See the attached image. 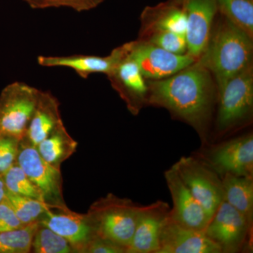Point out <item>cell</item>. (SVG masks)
<instances>
[{
  "label": "cell",
  "instance_id": "obj_1",
  "mask_svg": "<svg viewBox=\"0 0 253 253\" xmlns=\"http://www.w3.org/2000/svg\"><path fill=\"white\" fill-rule=\"evenodd\" d=\"M147 84L148 105L164 108L192 126L202 146L211 143L210 127L217 103V86L206 68L196 61L169 77L150 80Z\"/></svg>",
  "mask_w": 253,
  "mask_h": 253
},
{
  "label": "cell",
  "instance_id": "obj_2",
  "mask_svg": "<svg viewBox=\"0 0 253 253\" xmlns=\"http://www.w3.org/2000/svg\"><path fill=\"white\" fill-rule=\"evenodd\" d=\"M216 16L204 52L197 62L219 84L253 64V39L221 15Z\"/></svg>",
  "mask_w": 253,
  "mask_h": 253
},
{
  "label": "cell",
  "instance_id": "obj_3",
  "mask_svg": "<svg viewBox=\"0 0 253 253\" xmlns=\"http://www.w3.org/2000/svg\"><path fill=\"white\" fill-rule=\"evenodd\" d=\"M142 206L113 194L95 201L86 213L95 234L127 250Z\"/></svg>",
  "mask_w": 253,
  "mask_h": 253
},
{
  "label": "cell",
  "instance_id": "obj_4",
  "mask_svg": "<svg viewBox=\"0 0 253 253\" xmlns=\"http://www.w3.org/2000/svg\"><path fill=\"white\" fill-rule=\"evenodd\" d=\"M217 86L216 133L223 136L249 121L253 109V64Z\"/></svg>",
  "mask_w": 253,
  "mask_h": 253
},
{
  "label": "cell",
  "instance_id": "obj_5",
  "mask_svg": "<svg viewBox=\"0 0 253 253\" xmlns=\"http://www.w3.org/2000/svg\"><path fill=\"white\" fill-rule=\"evenodd\" d=\"M195 156L222 177L226 174L253 176L252 132L219 143L204 145Z\"/></svg>",
  "mask_w": 253,
  "mask_h": 253
},
{
  "label": "cell",
  "instance_id": "obj_6",
  "mask_svg": "<svg viewBox=\"0 0 253 253\" xmlns=\"http://www.w3.org/2000/svg\"><path fill=\"white\" fill-rule=\"evenodd\" d=\"M41 90L22 82L5 86L0 94V136L25 137Z\"/></svg>",
  "mask_w": 253,
  "mask_h": 253
},
{
  "label": "cell",
  "instance_id": "obj_7",
  "mask_svg": "<svg viewBox=\"0 0 253 253\" xmlns=\"http://www.w3.org/2000/svg\"><path fill=\"white\" fill-rule=\"evenodd\" d=\"M173 167L211 219L224 201L220 176L195 156H183Z\"/></svg>",
  "mask_w": 253,
  "mask_h": 253
},
{
  "label": "cell",
  "instance_id": "obj_8",
  "mask_svg": "<svg viewBox=\"0 0 253 253\" xmlns=\"http://www.w3.org/2000/svg\"><path fill=\"white\" fill-rule=\"evenodd\" d=\"M16 163L41 191L46 204L51 208L67 207L63 199L61 169L44 161L36 146L26 137L19 141Z\"/></svg>",
  "mask_w": 253,
  "mask_h": 253
},
{
  "label": "cell",
  "instance_id": "obj_9",
  "mask_svg": "<svg viewBox=\"0 0 253 253\" xmlns=\"http://www.w3.org/2000/svg\"><path fill=\"white\" fill-rule=\"evenodd\" d=\"M204 234L217 244L221 253L252 250L253 227L236 209L223 201L210 219Z\"/></svg>",
  "mask_w": 253,
  "mask_h": 253
},
{
  "label": "cell",
  "instance_id": "obj_10",
  "mask_svg": "<svg viewBox=\"0 0 253 253\" xmlns=\"http://www.w3.org/2000/svg\"><path fill=\"white\" fill-rule=\"evenodd\" d=\"M123 45L122 56L107 76L129 112L136 116L147 104L149 86L140 68L129 55V43Z\"/></svg>",
  "mask_w": 253,
  "mask_h": 253
},
{
  "label": "cell",
  "instance_id": "obj_11",
  "mask_svg": "<svg viewBox=\"0 0 253 253\" xmlns=\"http://www.w3.org/2000/svg\"><path fill=\"white\" fill-rule=\"evenodd\" d=\"M129 43V53L146 79L161 80L179 72L197 60L189 54H175L141 41Z\"/></svg>",
  "mask_w": 253,
  "mask_h": 253
},
{
  "label": "cell",
  "instance_id": "obj_12",
  "mask_svg": "<svg viewBox=\"0 0 253 253\" xmlns=\"http://www.w3.org/2000/svg\"><path fill=\"white\" fill-rule=\"evenodd\" d=\"M186 15L188 54L198 60L204 52L218 14L216 0H176Z\"/></svg>",
  "mask_w": 253,
  "mask_h": 253
},
{
  "label": "cell",
  "instance_id": "obj_13",
  "mask_svg": "<svg viewBox=\"0 0 253 253\" xmlns=\"http://www.w3.org/2000/svg\"><path fill=\"white\" fill-rule=\"evenodd\" d=\"M165 179L172 200L169 216L181 225L204 231L210 217L199 201L191 194L175 168L171 166L164 173Z\"/></svg>",
  "mask_w": 253,
  "mask_h": 253
},
{
  "label": "cell",
  "instance_id": "obj_14",
  "mask_svg": "<svg viewBox=\"0 0 253 253\" xmlns=\"http://www.w3.org/2000/svg\"><path fill=\"white\" fill-rule=\"evenodd\" d=\"M39 221L67 240L75 253H83L96 236L86 214L73 212L67 207L48 208Z\"/></svg>",
  "mask_w": 253,
  "mask_h": 253
},
{
  "label": "cell",
  "instance_id": "obj_15",
  "mask_svg": "<svg viewBox=\"0 0 253 253\" xmlns=\"http://www.w3.org/2000/svg\"><path fill=\"white\" fill-rule=\"evenodd\" d=\"M157 253H221L204 231L186 227L168 216L161 229Z\"/></svg>",
  "mask_w": 253,
  "mask_h": 253
},
{
  "label": "cell",
  "instance_id": "obj_16",
  "mask_svg": "<svg viewBox=\"0 0 253 253\" xmlns=\"http://www.w3.org/2000/svg\"><path fill=\"white\" fill-rule=\"evenodd\" d=\"M169 211L170 208L168 203L160 200L142 206L126 253H157L161 229Z\"/></svg>",
  "mask_w": 253,
  "mask_h": 253
},
{
  "label": "cell",
  "instance_id": "obj_17",
  "mask_svg": "<svg viewBox=\"0 0 253 253\" xmlns=\"http://www.w3.org/2000/svg\"><path fill=\"white\" fill-rule=\"evenodd\" d=\"M124 46H120L106 56L92 55L72 56H39L38 62L44 67L71 68L78 76L86 79L94 73H104L106 76L113 71L122 56Z\"/></svg>",
  "mask_w": 253,
  "mask_h": 253
},
{
  "label": "cell",
  "instance_id": "obj_18",
  "mask_svg": "<svg viewBox=\"0 0 253 253\" xmlns=\"http://www.w3.org/2000/svg\"><path fill=\"white\" fill-rule=\"evenodd\" d=\"M143 34L155 31L173 32L186 37V15L176 0L147 6L141 14Z\"/></svg>",
  "mask_w": 253,
  "mask_h": 253
},
{
  "label": "cell",
  "instance_id": "obj_19",
  "mask_svg": "<svg viewBox=\"0 0 253 253\" xmlns=\"http://www.w3.org/2000/svg\"><path fill=\"white\" fill-rule=\"evenodd\" d=\"M62 122L58 99L49 91H41L25 137L37 146Z\"/></svg>",
  "mask_w": 253,
  "mask_h": 253
},
{
  "label": "cell",
  "instance_id": "obj_20",
  "mask_svg": "<svg viewBox=\"0 0 253 253\" xmlns=\"http://www.w3.org/2000/svg\"><path fill=\"white\" fill-rule=\"evenodd\" d=\"M224 201L253 225V176L226 174L221 177Z\"/></svg>",
  "mask_w": 253,
  "mask_h": 253
},
{
  "label": "cell",
  "instance_id": "obj_21",
  "mask_svg": "<svg viewBox=\"0 0 253 253\" xmlns=\"http://www.w3.org/2000/svg\"><path fill=\"white\" fill-rule=\"evenodd\" d=\"M78 144L62 122L36 147L44 161L60 169L61 164L76 152Z\"/></svg>",
  "mask_w": 253,
  "mask_h": 253
},
{
  "label": "cell",
  "instance_id": "obj_22",
  "mask_svg": "<svg viewBox=\"0 0 253 253\" xmlns=\"http://www.w3.org/2000/svg\"><path fill=\"white\" fill-rule=\"evenodd\" d=\"M218 14L253 39V0H216Z\"/></svg>",
  "mask_w": 253,
  "mask_h": 253
},
{
  "label": "cell",
  "instance_id": "obj_23",
  "mask_svg": "<svg viewBox=\"0 0 253 253\" xmlns=\"http://www.w3.org/2000/svg\"><path fill=\"white\" fill-rule=\"evenodd\" d=\"M39 221L0 234V253H28Z\"/></svg>",
  "mask_w": 253,
  "mask_h": 253
},
{
  "label": "cell",
  "instance_id": "obj_24",
  "mask_svg": "<svg viewBox=\"0 0 253 253\" xmlns=\"http://www.w3.org/2000/svg\"><path fill=\"white\" fill-rule=\"evenodd\" d=\"M31 252L35 253H75L69 242L40 223L35 233L32 243Z\"/></svg>",
  "mask_w": 253,
  "mask_h": 253
},
{
  "label": "cell",
  "instance_id": "obj_25",
  "mask_svg": "<svg viewBox=\"0 0 253 253\" xmlns=\"http://www.w3.org/2000/svg\"><path fill=\"white\" fill-rule=\"evenodd\" d=\"M6 196L23 226L39 221L46 210L51 208L40 200L11 194L8 191H6Z\"/></svg>",
  "mask_w": 253,
  "mask_h": 253
},
{
  "label": "cell",
  "instance_id": "obj_26",
  "mask_svg": "<svg viewBox=\"0 0 253 253\" xmlns=\"http://www.w3.org/2000/svg\"><path fill=\"white\" fill-rule=\"evenodd\" d=\"M2 178L8 192L33 198L45 203L41 191L30 180L17 163H15L7 169L3 174Z\"/></svg>",
  "mask_w": 253,
  "mask_h": 253
},
{
  "label": "cell",
  "instance_id": "obj_27",
  "mask_svg": "<svg viewBox=\"0 0 253 253\" xmlns=\"http://www.w3.org/2000/svg\"><path fill=\"white\" fill-rule=\"evenodd\" d=\"M143 40L162 49L175 54L188 53L186 37L167 31H155L141 35Z\"/></svg>",
  "mask_w": 253,
  "mask_h": 253
},
{
  "label": "cell",
  "instance_id": "obj_28",
  "mask_svg": "<svg viewBox=\"0 0 253 253\" xmlns=\"http://www.w3.org/2000/svg\"><path fill=\"white\" fill-rule=\"evenodd\" d=\"M35 9L67 7L79 11H89L99 6V0H23Z\"/></svg>",
  "mask_w": 253,
  "mask_h": 253
},
{
  "label": "cell",
  "instance_id": "obj_29",
  "mask_svg": "<svg viewBox=\"0 0 253 253\" xmlns=\"http://www.w3.org/2000/svg\"><path fill=\"white\" fill-rule=\"evenodd\" d=\"M18 144L15 138L0 136V176L16 163Z\"/></svg>",
  "mask_w": 253,
  "mask_h": 253
},
{
  "label": "cell",
  "instance_id": "obj_30",
  "mask_svg": "<svg viewBox=\"0 0 253 253\" xmlns=\"http://www.w3.org/2000/svg\"><path fill=\"white\" fill-rule=\"evenodd\" d=\"M22 226L23 224L16 216L9 199L5 196L0 202V234L19 229Z\"/></svg>",
  "mask_w": 253,
  "mask_h": 253
},
{
  "label": "cell",
  "instance_id": "obj_31",
  "mask_svg": "<svg viewBox=\"0 0 253 253\" xmlns=\"http://www.w3.org/2000/svg\"><path fill=\"white\" fill-rule=\"evenodd\" d=\"M126 251L122 246L96 235L88 243L83 253H126Z\"/></svg>",
  "mask_w": 253,
  "mask_h": 253
},
{
  "label": "cell",
  "instance_id": "obj_32",
  "mask_svg": "<svg viewBox=\"0 0 253 253\" xmlns=\"http://www.w3.org/2000/svg\"><path fill=\"white\" fill-rule=\"evenodd\" d=\"M6 186H5L2 176H0V202H1V201L4 199L5 196H6Z\"/></svg>",
  "mask_w": 253,
  "mask_h": 253
},
{
  "label": "cell",
  "instance_id": "obj_33",
  "mask_svg": "<svg viewBox=\"0 0 253 253\" xmlns=\"http://www.w3.org/2000/svg\"><path fill=\"white\" fill-rule=\"evenodd\" d=\"M100 3H102L103 1H104V0H99Z\"/></svg>",
  "mask_w": 253,
  "mask_h": 253
}]
</instances>
